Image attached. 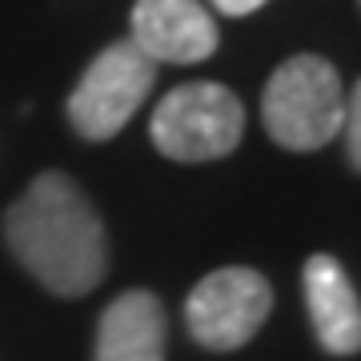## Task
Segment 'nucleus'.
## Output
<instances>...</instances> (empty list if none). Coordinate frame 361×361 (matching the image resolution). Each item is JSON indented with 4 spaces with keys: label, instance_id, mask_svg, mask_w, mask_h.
<instances>
[{
    "label": "nucleus",
    "instance_id": "obj_1",
    "mask_svg": "<svg viewBox=\"0 0 361 361\" xmlns=\"http://www.w3.org/2000/svg\"><path fill=\"white\" fill-rule=\"evenodd\" d=\"M13 257L56 297H85L109 269L104 225L80 185L65 173H40L4 213Z\"/></svg>",
    "mask_w": 361,
    "mask_h": 361
},
{
    "label": "nucleus",
    "instance_id": "obj_6",
    "mask_svg": "<svg viewBox=\"0 0 361 361\" xmlns=\"http://www.w3.org/2000/svg\"><path fill=\"white\" fill-rule=\"evenodd\" d=\"M129 40L153 65H201L217 52V20L197 0H137Z\"/></svg>",
    "mask_w": 361,
    "mask_h": 361
},
{
    "label": "nucleus",
    "instance_id": "obj_2",
    "mask_svg": "<svg viewBox=\"0 0 361 361\" xmlns=\"http://www.w3.org/2000/svg\"><path fill=\"white\" fill-rule=\"evenodd\" d=\"M261 121L273 141L293 153L329 145L345 121V89L337 68L317 52L289 56L265 85Z\"/></svg>",
    "mask_w": 361,
    "mask_h": 361
},
{
    "label": "nucleus",
    "instance_id": "obj_3",
    "mask_svg": "<svg viewBox=\"0 0 361 361\" xmlns=\"http://www.w3.org/2000/svg\"><path fill=\"white\" fill-rule=\"evenodd\" d=\"M245 133V104L217 80H189L161 97L149 116V137L173 161L229 157Z\"/></svg>",
    "mask_w": 361,
    "mask_h": 361
},
{
    "label": "nucleus",
    "instance_id": "obj_7",
    "mask_svg": "<svg viewBox=\"0 0 361 361\" xmlns=\"http://www.w3.org/2000/svg\"><path fill=\"white\" fill-rule=\"evenodd\" d=\"M305 305H310L313 334L334 357L361 353V297L341 269V261L329 253H313L305 261Z\"/></svg>",
    "mask_w": 361,
    "mask_h": 361
},
{
    "label": "nucleus",
    "instance_id": "obj_5",
    "mask_svg": "<svg viewBox=\"0 0 361 361\" xmlns=\"http://www.w3.org/2000/svg\"><path fill=\"white\" fill-rule=\"evenodd\" d=\"M273 310V289L257 269L229 265L201 277L189 301H185V322L189 334L205 349H241L249 337H257Z\"/></svg>",
    "mask_w": 361,
    "mask_h": 361
},
{
    "label": "nucleus",
    "instance_id": "obj_10",
    "mask_svg": "<svg viewBox=\"0 0 361 361\" xmlns=\"http://www.w3.org/2000/svg\"><path fill=\"white\" fill-rule=\"evenodd\" d=\"M269 0H213V8L225 16H253L257 8H265Z\"/></svg>",
    "mask_w": 361,
    "mask_h": 361
},
{
    "label": "nucleus",
    "instance_id": "obj_4",
    "mask_svg": "<svg viewBox=\"0 0 361 361\" xmlns=\"http://www.w3.org/2000/svg\"><path fill=\"white\" fill-rule=\"evenodd\" d=\"M157 80V65L133 40H116L85 68L68 97V121L85 141H109L129 125Z\"/></svg>",
    "mask_w": 361,
    "mask_h": 361
},
{
    "label": "nucleus",
    "instance_id": "obj_8",
    "mask_svg": "<svg viewBox=\"0 0 361 361\" xmlns=\"http://www.w3.org/2000/svg\"><path fill=\"white\" fill-rule=\"evenodd\" d=\"M92 361H165V305L149 289H129L109 301Z\"/></svg>",
    "mask_w": 361,
    "mask_h": 361
},
{
    "label": "nucleus",
    "instance_id": "obj_9",
    "mask_svg": "<svg viewBox=\"0 0 361 361\" xmlns=\"http://www.w3.org/2000/svg\"><path fill=\"white\" fill-rule=\"evenodd\" d=\"M341 133H345V149H349L353 169H361V80L345 97V121H341Z\"/></svg>",
    "mask_w": 361,
    "mask_h": 361
}]
</instances>
